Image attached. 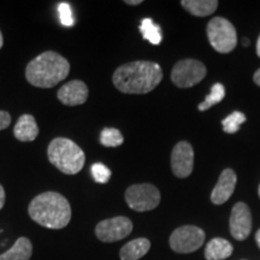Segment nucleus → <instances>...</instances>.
Segmentation results:
<instances>
[{"label":"nucleus","instance_id":"f257e3e1","mask_svg":"<svg viewBox=\"0 0 260 260\" xmlns=\"http://www.w3.org/2000/svg\"><path fill=\"white\" fill-rule=\"evenodd\" d=\"M162 80L160 65L154 61H130L117 68L112 82L119 92L125 94H147Z\"/></svg>","mask_w":260,"mask_h":260},{"label":"nucleus","instance_id":"f03ea898","mask_svg":"<svg viewBox=\"0 0 260 260\" xmlns=\"http://www.w3.org/2000/svg\"><path fill=\"white\" fill-rule=\"evenodd\" d=\"M28 212L34 222L47 229H63L71 219L69 201L57 191H45L35 197Z\"/></svg>","mask_w":260,"mask_h":260},{"label":"nucleus","instance_id":"7ed1b4c3","mask_svg":"<svg viewBox=\"0 0 260 260\" xmlns=\"http://www.w3.org/2000/svg\"><path fill=\"white\" fill-rule=\"evenodd\" d=\"M70 63L54 51H46L30 60L25 68V79L38 88H52L69 75Z\"/></svg>","mask_w":260,"mask_h":260},{"label":"nucleus","instance_id":"20e7f679","mask_svg":"<svg viewBox=\"0 0 260 260\" xmlns=\"http://www.w3.org/2000/svg\"><path fill=\"white\" fill-rule=\"evenodd\" d=\"M51 164L65 175H76L82 170L86 161L83 149L67 138H56L47 148Z\"/></svg>","mask_w":260,"mask_h":260},{"label":"nucleus","instance_id":"39448f33","mask_svg":"<svg viewBox=\"0 0 260 260\" xmlns=\"http://www.w3.org/2000/svg\"><path fill=\"white\" fill-rule=\"evenodd\" d=\"M207 38L210 45L218 53H230L237 44L236 29L223 17H214L207 24Z\"/></svg>","mask_w":260,"mask_h":260},{"label":"nucleus","instance_id":"423d86ee","mask_svg":"<svg viewBox=\"0 0 260 260\" xmlns=\"http://www.w3.org/2000/svg\"><path fill=\"white\" fill-rule=\"evenodd\" d=\"M125 201L130 209L138 212L152 211L160 203V191L153 184H133L125 191Z\"/></svg>","mask_w":260,"mask_h":260},{"label":"nucleus","instance_id":"0eeeda50","mask_svg":"<svg viewBox=\"0 0 260 260\" xmlns=\"http://www.w3.org/2000/svg\"><path fill=\"white\" fill-rule=\"evenodd\" d=\"M206 76V67L197 59L180 60L171 71V81L178 88H189Z\"/></svg>","mask_w":260,"mask_h":260},{"label":"nucleus","instance_id":"6e6552de","mask_svg":"<svg viewBox=\"0 0 260 260\" xmlns=\"http://www.w3.org/2000/svg\"><path fill=\"white\" fill-rule=\"evenodd\" d=\"M205 233L195 225H183L177 228L170 236V247L174 252L187 254L193 253L203 246Z\"/></svg>","mask_w":260,"mask_h":260},{"label":"nucleus","instance_id":"1a4fd4ad","mask_svg":"<svg viewBox=\"0 0 260 260\" xmlns=\"http://www.w3.org/2000/svg\"><path fill=\"white\" fill-rule=\"evenodd\" d=\"M133 232V222L123 216L104 219L95 226V235L102 242L121 241Z\"/></svg>","mask_w":260,"mask_h":260},{"label":"nucleus","instance_id":"9d476101","mask_svg":"<svg viewBox=\"0 0 260 260\" xmlns=\"http://www.w3.org/2000/svg\"><path fill=\"white\" fill-rule=\"evenodd\" d=\"M194 168V151L189 142L181 141L171 153V170L178 178L189 176Z\"/></svg>","mask_w":260,"mask_h":260},{"label":"nucleus","instance_id":"9b49d317","mask_svg":"<svg viewBox=\"0 0 260 260\" xmlns=\"http://www.w3.org/2000/svg\"><path fill=\"white\" fill-rule=\"evenodd\" d=\"M229 225L230 234L237 241H243L249 236L252 230V216L249 207L245 203L234 205Z\"/></svg>","mask_w":260,"mask_h":260},{"label":"nucleus","instance_id":"f8f14e48","mask_svg":"<svg viewBox=\"0 0 260 260\" xmlns=\"http://www.w3.org/2000/svg\"><path fill=\"white\" fill-rule=\"evenodd\" d=\"M57 96L63 105H82L88 99V87L83 81L73 80L60 87L57 93Z\"/></svg>","mask_w":260,"mask_h":260},{"label":"nucleus","instance_id":"ddd939ff","mask_svg":"<svg viewBox=\"0 0 260 260\" xmlns=\"http://www.w3.org/2000/svg\"><path fill=\"white\" fill-rule=\"evenodd\" d=\"M236 174L233 169H225L222 171L218 182L211 193V201L214 205H222L229 200L236 187Z\"/></svg>","mask_w":260,"mask_h":260},{"label":"nucleus","instance_id":"4468645a","mask_svg":"<svg viewBox=\"0 0 260 260\" xmlns=\"http://www.w3.org/2000/svg\"><path fill=\"white\" fill-rule=\"evenodd\" d=\"M14 135L18 141L31 142L38 138L39 126L31 115L24 113L18 118L14 128Z\"/></svg>","mask_w":260,"mask_h":260},{"label":"nucleus","instance_id":"2eb2a0df","mask_svg":"<svg viewBox=\"0 0 260 260\" xmlns=\"http://www.w3.org/2000/svg\"><path fill=\"white\" fill-rule=\"evenodd\" d=\"M149 248H151V241L148 239L140 237L132 240L122 247L119 258L121 260H139L147 254Z\"/></svg>","mask_w":260,"mask_h":260},{"label":"nucleus","instance_id":"dca6fc26","mask_svg":"<svg viewBox=\"0 0 260 260\" xmlns=\"http://www.w3.org/2000/svg\"><path fill=\"white\" fill-rule=\"evenodd\" d=\"M233 245L222 237H216L207 243L205 248L206 260H224L233 254Z\"/></svg>","mask_w":260,"mask_h":260},{"label":"nucleus","instance_id":"f3484780","mask_svg":"<svg viewBox=\"0 0 260 260\" xmlns=\"http://www.w3.org/2000/svg\"><path fill=\"white\" fill-rule=\"evenodd\" d=\"M32 254V245L27 237H19L8 252L0 254V260H29Z\"/></svg>","mask_w":260,"mask_h":260},{"label":"nucleus","instance_id":"a211bd4d","mask_svg":"<svg viewBox=\"0 0 260 260\" xmlns=\"http://www.w3.org/2000/svg\"><path fill=\"white\" fill-rule=\"evenodd\" d=\"M181 5L193 16L206 17L216 11L218 8V2L217 0H183L181 2Z\"/></svg>","mask_w":260,"mask_h":260},{"label":"nucleus","instance_id":"6ab92c4d","mask_svg":"<svg viewBox=\"0 0 260 260\" xmlns=\"http://www.w3.org/2000/svg\"><path fill=\"white\" fill-rule=\"evenodd\" d=\"M140 31L145 40H147L152 45H159L162 40L161 29L158 24L154 23L152 18H144L140 24Z\"/></svg>","mask_w":260,"mask_h":260},{"label":"nucleus","instance_id":"aec40b11","mask_svg":"<svg viewBox=\"0 0 260 260\" xmlns=\"http://www.w3.org/2000/svg\"><path fill=\"white\" fill-rule=\"evenodd\" d=\"M224 96H225V88H224V86L222 83H216L211 88V93L205 98V100L198 106V109H199V111H206L210 107L222 102Z\"/></svg>","mask_w":260,"mask_h":260},{"label":"nucleus","instance_id":"412c9836","mask_svg":"<svg viewBox=\"0 0 260 260\" xmlns=\"http://www.w3.org/2000/svg\"><path fill=\"white\" fill-rule=\"evenodd\" d=\"M124 141L123 135L116 128H105L100 133V144L105 147H118Z\"/></svg>","mask_w":260,"mask_h":260},{"label":"nucleus","instance_id":"4be33fe9","mask_svg":"<svg viewBox=\"0 0 260 260\" xmlns=\"http://www.w3.org/2000/svg\"><path fill=\"white\" fill-rule=\"evenodd\" d=\"M246 122V116L243 115L242 112L240 111H235L233 112L232 115H229L228 117L222 121V125L224 132L228 133V134H234V133L239 132L240 126L243 123Z\"/></svg>","mask_w":260,"mask_h":260},{"label":"nucleus","instance_id":"5701e85b","mask_svg":"<svg viewBox=\"0 0 260 260\" xmlns=\"http://www.w3.org/2000/svg\"><path fill=\"white\" fill-rule=\"evenodd\" d=\"M90 172H92L93 180L96 182V183L105 184L110 181L111 178V170L106 167V165L102 164V162H95V164L92 165L90 168Z\"/></svg>","mask_w":260,"mask_h":260},{"label":"nucleus","instance_id":"b1692460","mask_svg":"<svg viewBox=\"0 0 260 260\" xmlns=\"http://www.w3.org/2000/svg\"><path fill=\"white\" fill-rule=\"evenodd\" d=\"M58 14H59L61 24L65 25V27H71L74 24L75 19L73 17V11H71L70 4H68V3H60L58 5Z\"/></svg>","mask_w":260,"mask_h":260},{"label":"nucleus","instance_id":"393cba45","mask_svg":"<svg viewBox=\"0 0 260 260\" xmlns=\"http://www.w3.org/2000/svg\"><path fill=\"white\" fill-rule=\"evenodd\" d=\"M10 124H11V116H10V113L0 110V130L9 128Z\"/></svg>","mask_w":260,"mask_h":260},{"label":"nucleus","instance_id":"a878e982","mask_svg":"<svg viewBox=\"0 0 260 260\" xmlns=\"http://www.w3.org/2000/svg\"><path fill=\"white\" fill-rule=\"evenodd\" d=\"M5 199H6V195H5V189L4 187L0 184V211H2L3 207L5 205Z\"/></svg>","mask_w":260,"mask_h":260},{"label":"nucleus","instance_id":"bb28decb","mask_svg":"<svg viewBox=\"0 0 260 260\" xmlns=\"http://www.w3.org/2000/svg\"><path fill=\"white\" fill-rule=\"evenodd\" d=\"M253 80H254L255 84H258V86L260 87V69H258L254 73V76H253Z\"/></svg>","mask_w":260,"mask_h":260},{"label":"nucleus","instance_id":"cd10ccee","mask_svg":"<svg viewBox=\"0 0 260 260\" xmlns=\"http://www.w3.org/2000/svg\"><path fill=\"white\" fill-rule=\"evenodd\" d=\"M125 4L133 5V6L140 5V4H142V0H125Z\"/></svg>","mask_w":260,"mask_h":260},{"label":"nucleus","instance_id":"c85d7f7f","mask_svg":"<svg viewBox=\"0 0 260 260\" xmlns=\"http://www.w3.org/2000/svg\"><path fill=\"white\" fill-rule=\"evenodd\" d=\"M255 241H256V245H258V247L260 248V229L255 234Z\"/></svg>","mask_w":260,"mask_h":260},{"label":"nucleus","instance_id":"c756f323","mask_svg":"<svg viewBox=\"0 0 260 260\" xmlns=\"http://www.w3.org/2000/svg\"><path fill=\"white\" fill-rule=\"evenodd\" d=\"M256 54H258V57L260 58V35L258 38V41H256Z\"/></svg>","mask_w":260,"mask_h":260},{"label":"nucleus","instance_id":"7c9ffc66","mask_svg":"<svg viewBox=\"0 0 260 260\" xmlns=\"http://www.w3.org/2000/svg\"><path fill=\"white\" fill-rule=\"evenodd\" d=\"M3 45H4V39H3V34H2V31H0V50H2Z\"/></svg>","mask_w":260,"mask_h":260},{"label":"nucleus","instance_id":"2f4dec72","mask_svg":"<svg viewBox=\"0 0 260 260\" xmlns=\"http://www.w3.org/2000/svg\"><path fill=\"white\" fill-rule=\"evenodd\" d=\"M243 45H245V46H248V45H249V41L247 40V39H245V44H243Z\"/></svg>","mask_w":260,"mask_h":260},{"label":"nucleus","instance_id":"473e14b6","mask_svg":"<svg viewBox=\"0 0 260 260\" xmlns=\"http://www.w3.org/2000/svg\"><path fill=\"white\" fill-rule=\"evenodd\" d=\"M258 194H259V198H260V186H259V189H258Z\"/></svg>","mask_w":260,"mask_h":260}]
</instances>
